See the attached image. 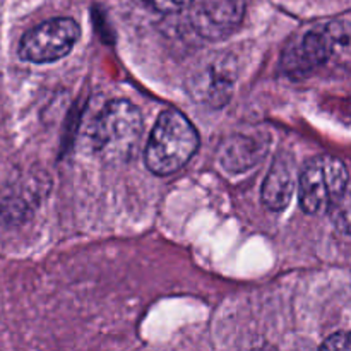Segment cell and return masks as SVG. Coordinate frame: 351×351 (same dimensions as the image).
I'll list each match as a JSON object with an SVG mask.
<instances>
[{
	"label": "cell",
	"mask_w": 351,
	"mask_h": 351,
	"mask_svg": "<svg viewBox=\"0 0 351 351\" xmlns=\"http://www.w3.org/2000/svg\"><path fill=\"white\" fill-rule=\"evenodd\" d=\"M143 2H146L151 9L158 10V12L173 14L185 9L192 0H143Z\"/></svg>",
	"instance_id": "obj_9"
},
{
	"label": "cell",
	"mask_w": 351,
	"mask_h": 351,
	"mask_svg": "<svg viewBox=\"0 0 351 351\" xmlns=\"http://www.w3.org/2000/svg\"><path fill=\"white\" fill-rule=\"evenodd\" d=\"M199 147V134L180 110L168 108L158 117L147 141L146 167L154 175H171L185 167Z\"/></svg>",
	"instance_id": "obj_2"
},
{
	"label": "cell",
	"mask_w": 351,
	"mask_h": 351,
	"mask_svg": "<svg viewBox=\"0 0 351 351\" xmlns=\"http://www.w3.org/2000/svg\"><path fill=\"white\" fill-rule=\"evenodd\" d=\"M91 147L106 163L132 160L143 137V115L129 99H112L93 120Z\"/></svg>",
	"instance_id": "obj_1"
},
{
	"label": "cell",
	"mask_w": 351,
	"mask_h": 351,
	"mask_svg": "<svg viewBox=\"0 0 351 351\" xmlns=\"http://www.w3.org/2000/svg\"><path fill=\"white\" fill-rule=\"evenodd\" d=\"M267 139L259 134H237L219 149V161L230 171H245L266 154Z\"/></svg>",
	"instance_id": "obj_8"
},
{
	"label": "cell",
	"mask_w": 351,
	"mask_h": 351,
	"mask_svg": "<svg viewBox=\"0 0 351 351\" xmlns=\"http://www.w3.org/2000/svg\"><path fill=\"white\" fill-rule=\"evenodd\" d=\"M350 338L348 332H338V335H332L322 343L321 348L326 350H350Z\"/></svg>",
	"instance_id": "obj_10"
},
{
	"label": "cell",
	"mask_w": 351,
	"mask_h": 351,
	"mask_svg": "<svg viewBox=\"0 0 351 351\" xmlns=\"http://www.w3.org/2000/svg\"><path fill=\"white\" fill-rule=\"evenodd\" d=\"M243 3L240 0H201L192 10V24L206 40H223L240 26Z\"/></svg>",
	"instance_id": "obj_6"
},
{
	"label": "cell",
	"mask_w": 351,
	"mask_h": 351,
	"mask_svg": "<svg viewBox=\"0 0 351 351\" xmlns=\"http://www.w3.org/2000/svg\"><path fill=\"white\" fill-rule=\"evenodd\" d=\"M81 27L71 17H53L27 31L21 40L19 55L31 64H50L71 53Z\"/></svg>",
	"instance_id": "obj_4"
},
{
	"label": "cell",
	"mask_w": 351,
	"mask_h": 351,
	"mask_svg": "<svg viewBox=\"0 0 351 351\" xmlns=\"http://www.w3.org/2000/svg\"><path fill=\"white\" fill-rule=\"evenodd\" d=\"M300 206L307 215L332 211L348 199V168L339 158H314L297 182Z\"/></svg>",
	"instance_id": "obj_3"
},
{
	"label": "cell",
	"mask_w": 351,
	"mask_h": 351,
	"mask_svg": "<svg viewBox=\"0 0 351 351\" xmlns=\"http://www.w3.org/2000/svg\"><path fill=\"white\" fill-rule=\"evenodd\" d=\"M348 34L346 23H331L307 31L287 51L285 67L295 74H305L321 67L332 57L339 45H348Z\"/></svg>",
	"instance_id": "obj_5"
},
{
	"label": "cell",
	"mask_w": 351,
	"mask_h": 351,
	"mask_svg": "<svg viewBox=\"0 0 351 351\" xmlns=\"http://www.w3.org/2000/svg\"><path fill=\"white\" fill-rule=\"evenodd\" d=\"M297 189V165L291 154L280 153L263 185V202L271 211H283Z\"/></svg>",
	"instance_id": "obj_7"
}]
</instances>
